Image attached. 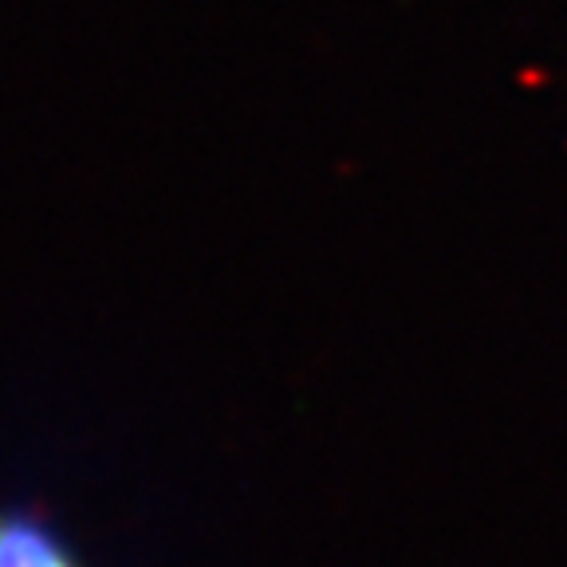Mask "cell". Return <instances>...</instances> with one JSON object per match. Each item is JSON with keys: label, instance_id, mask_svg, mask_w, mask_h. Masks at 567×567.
I'll return each mask as SVG.
<instances>
[{"label": "cell", "instance_id": "obj_1", "mask_svg": "<svg viewBox=\"0 0 567 567\" xmlns=\"http://www.w3.org/2000/svg\"><path fill=\"white\" fill-rule=\"evenodd\" d=\"M0 567H83L75 551L28 513H0Z\"/></svg>", "mask_w": 567, "mask_h": 567}]
</instances>
